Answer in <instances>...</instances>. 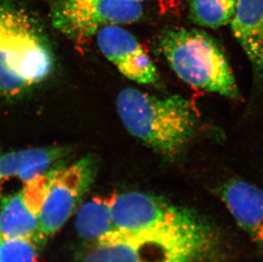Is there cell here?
<instances>
[{
    "instance_id": "obj_8",
    "label": "cell",
    "mask_w": 263,
    "mask_h": 262,
    "mask_svg": "<svg viewBox=\"0 0 263 262\" xmlns=\"http://www.w3.org/2000/svg\"><path fill=\"white\" fill-rule=\"evenodd\" d=\"M100 50L124 77L138 84H155L159 80L156 67L139 41L130 32L110 25L97 33Z\"/></svg>"
},
{
    "instance_id": "obj_16",
    "label": "cell",
    "mask_w": 263,
    "mask_h": 262,
    "mask_svg": "<svg viewBox=\"0 0 263 262\" xmlns=\"http://www.w3.org/2000/svg\"><path fill=\"white\" fill-rule=\"evenodd\" d=\"M128 1H133V2H140V1H142V0H128Z\"/></svg>"
},
{
    "instance_id": "obj_10",
    "label": "cell",
    "mask_w": 263,
    "mask_h": 262,
    "mask_svg": "<svg viewBox=\"0 0 263 262\" xmlns=\"http://www.w3.org/2000/svg\"><path fill=\"white\" fill-rule=\"evenodd\" d=\"M232 216L263 253V190L241 180L227 182L220 191Z\"/></svg>"
},
{
    "instance_id": "obj_6",
    "label": "cell",
    "mask_w": 263,
    "mask_h": 262,
    "mask_svg": "<svg viewBox=\"0 0 263 262\" xmlns=\"http://www.w3.org/2000/svg\"><path fill=\"white\" fill-rule=\"evenodd\" d=\"M97 163L86 157L68 165H61L45 173V191L40 211L43 234L54 235L74 212L94 181Z\"/></svg>"
},
{
    "instance_id": "obj_5",
    "label": "cell",
    "mask_w": 263,
    "mask_h": 262,
    "mask_svg": "<svg viewBox=\"0 0 263 262\" xmlns=\"http://www.w3.org/2000/svg\"><path fill=\"white\" fill-rule=\"evenodd\" d=\"M112 221L122 232L213 235L211 226L193 210L159 196L128 192L110 197Z\"/></svg>"
},
{
    "instance_id": "obj_13",
    "label": "cell",
    "mask_w": 263,
    "mask_h": 262,
    "mask_svg": "<svg viewBox=\"0 0 263 262\" xmlns=\"http://www.w3.org/2000/svg\"><path fill=\"white\" fill-rule=\"evenodd\" d=\"M76 229L83 239L94 242L117 231L112 221L109 198L94 197L84 203L76 216Z\"/></svg>"
},
{
    "instance_id": "obj_12",
    "label": "cell",
    "mask_w": 263,
    "mask_h": 262,
    "mask_svg": "<svg viewBox=\"0 0 263 262\" xmlns=\"http://www.w3.org/2000/svg\"><path fill=\"white\" fill-rule=\"evenodd\" d=\"M231 25L254 74L263 80V0H236Z\"/></svg>"
},
{
    "instance_id": "obj_15",
    "label": "cell",
    "mask_w": 263,
    "mask_h": 262,
    "mask_svg": "<svg viewBox=\"0 0 263 262\" xmlns=\"http://www.w3.org/2000/svg\"><path fill=\"white\" fill-rule=\"evenodd\" d=\"M40 246L20 237H0V262H36Z\"/></svg>"
},
{
    "instance_id": "obj_4",
    "label": "cell",
    "mask_w": 263,
    "mask_h": 262,
    "mask_svg": "<svg viewBox=\"0 0 263 262\" xmlns=\"http://www.w3.org/2000/svg\"><path fill=\"white\" fill-rule=\"evenodd\" d=\"M216 235H179L117 230L91 242L81 262H200L216 246Z\"/></svg>"
},
{
    "instance_id": "obj_7",
    "label": "cell",
    "mask_w": 263,
    "mask_h": 262,
    "mask_svg": "<svg viewBox=\"0 0 263 262\" xmlns=\"http://www.w3.org/2000/svg\"><path fill=\"white\" fill-rule=\"evenodd\" d=\"M143 14L140 2L128 0H55L53 25L74 40H86L110 25L132 23Z\"/></svg>"
},
{
    "instance_id": "obj_9",
    "label": "cell",
    "mask_w": 263,
    "mask_h": 262,
    "mask_svg": "<svg viewBox=\"0 0 263 262\" xmlns=\"http://www.w3.org/2000/svg\"><path fill=\"white\" fill-rule=\"evenodd\" d=\"M43 194L32 181L25 182L17 193L0 199V237H20L43 246L40 211Z\"/></svg>"
},
{
    "instance_id": "obj_1",
    "label": "cell",
    "mask_w": 263,
    "mask_h": 262,
    "mask_svg": "<svg viewBox=\"0 0 263 262\" xmlns=\"http://www.w3.org/2000/svg\"><path fill=\"white\" fill-rule=\"evenodd\" d=\"M116 106L128 132L162 157L176 158L194 138L198 117L184 97H158L125 88L118 95Z\"/></svg>"
},
{
    "instance_id": "obj_3",
    "label": "cell",
    "mask_w": 263,
    "mask_h": 262,
    "mask_svg": "<svg viewBox=\"0 0 263 262\" xmlns=\"http://www.w3.org/2000/svg\"><path fill=\"white\" fill-rule=\"evenodd\" d=\"M159 46L170 67L186 84L230 99L239 97L229 61L208 33L171 28L162 34Z\"/></svg>"
},
{
    "instance_id": "obj_11",
    "label": "cell",
    "mask_w": 263,
    "mask_h": 262,
    "mask_svg": "<svg viewBox=\"0 0 263 262\" xmlns=\"http://www.w3.org/2000/svg\"><path fill=\"white\" fill-rule=\"evenodd\" d=\"M71 154L65 146H46L0 151V193L5 184L14 179L29 181L46 171L63 165Z\"/></svg>"
},
{
    "instance_id": "obj_2",
    "label": "cell",
    "mask_w": 263,
    "mask_h": 262,
    "mask_svg": "<svg viewBox=\"0 0 263 262\" xmlns=\"http://www.w3.org/2000/svg\"><path fill=\"white\" fill-rule=\"evenodd\" d=\"M54 67L42 30L25 10L0 0V97L24 94Z\"/></svg>"
},
{
    "instance_id": "obj_14",
    "label": "cell",
    "mask_w": 263,
    "mask_h": 262,
    "mask_svg": "<svg viewBox=\"0 0 263 262\" xmlns=\"http://www.w3.org/2000/svg\"><path fill=\"white\" fill-rule=\"evenodd\" d=\"M190 18L197 25L218 28L231 23L236 0H187Z\"/></svg>"
}]
</instances>
